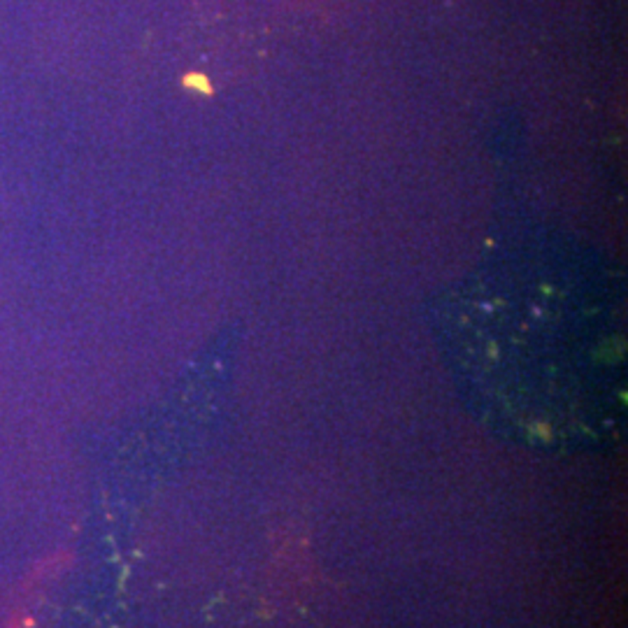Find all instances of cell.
Segmentation results:
<instances>
[{"mask_svg":"<svg viewBox=\"0 0 628 628\" xmlns=\"http://www.w3.org/2000/svg\"><path fill=\"white\" fill-rule=\"evenodd\" d=\"M622 279L561 240L496 254L440 309V342L468 407L521 447L575 456L626 428Z\"/></svg>","mask_w":628,"mask_h":628,"instance_id":"6da1fadb","label":"cell"}]
</instances>
